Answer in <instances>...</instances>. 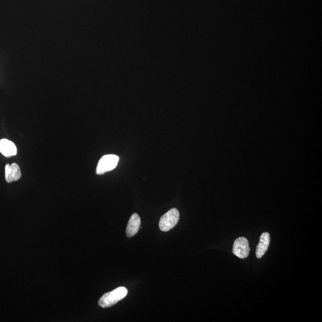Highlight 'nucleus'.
I'll use <instances>...</instances> for the list:
<instances>
[{
	"label": "nucleus",
	"mask_w": 322,
	"mask_h": 322,
	"mask_svg": "<svg viewBox=\"0 0 322 322\" xmlns=\"http://www.w3.org/2000/svg\"><path fill=\"white\" fill-rule=\"evenodd\" d=\"M128 294L126 287L120 286L112 291L105 293L100 298L98 304L102 308H108L116 304L118 301L123 299Z\"/></svg>",
	"instance_id": "nucleus-1"
},
{
	"label": "nucleus",
	"mask_w": 322,
	"mask_h": 322,
	"mask_svg": "<svg viewBox=\"0 0 322 322\" xmlns=\"http://www.w3.org/2000/svg\"><path fill=\"white\" fill-rule=\"evenodd\" d=\"M180 213L176 208H172L167 213L162 215L159 220V229L162 232H166L173 229L179 221Z\"/></svg>",
	"instance_id": "nucleus-2"
},
{
	"label": "nucleus",
	"mask_w": 322,
	"mask_h": 322,
	"mask_svg": "<svg viewBox=\"0 0 322 322\" xmlns=\"http://www.w3.org/2000/svg\"><path fill=\"white\" fill-rule=\"evenodd\" d=\"M118 156L115 155H107L103 156L99 161L98 167L96 169V173L98 175H102L106 172L113 170L117 167L118 164Z\"/></svg>",
	"instance_id": "nucleus-3"
},
{
	"label": "nucleus",
	"mask_w": 322,
	"mask_h": 322,
	"mask_svg": "<svg viewBox=\"0 0 322 322\" xmlns=\"http://www.w3.org/2000/svg\"><path fill=\"white\" fill-rule=\"evenodd\" d=\"M250 251L248 240L245 237H240L233 243V253L237 257L244 259L248 257Z\"/></svg>",
	"instance_id": "nucleus-4"
},
{
	"label": "nucleus",
	"mask_w": 322,
	"mask_h": 322,
	"mask_svg": "<svg viewBox=\"0 0 322 322\" xmlns=\"http://www.w3.org/2000/svg\"><path fill=\"white\" fill-rule=\"evenodd\" d=\"M21 171L20 166L17 164H7L5 168V177L8 183L20 180L21 177Z\"/></svg>",
	"instance_id": "nucleus-5"
},
{
	"label": "nucleus",
	"mask_w": 322,
	"mask_h": 322,
	"mask_svg": "<svg viewBox=\"0 0 322 322\" xmlns=\"http://www.w3.org/2000/svg\"><path fill=\"white\" fill-rule=\"evenodd\" d=\"M140 224H141V220L139 215L137 213H134L131 215L129 223H128L126 235L128 237H130L136 235L139 232Z\"/></svg>",
	"instance_id": "nucleus-6"
},
{
	"label": "nucleus",
	"mask_w": 322,
	"mask_h": 322,
	"mask_svg": "<svg viewBox=\"0 0 322 322\" xmlns=\"http://www.w3.org/2000/svg\"><path fill=\"white\" fill-rule=\"evenodd\" d=\"M270 243V236L268 233L265 232L261 234L259 237V242L256 248V257L261 258L263 257L266 252Z\"/></svg>",
	"instance_id": "nucleus-7"
},
{
	"label": "nucleus",
	"mask_w": 322,
	"mask_h": 322,
	"mask_svg": "<svg viewBox=\"0 0 322 322\" xmlns=\"http://www.w3.org/2000/svg\"><path fill=\"white\" fill-rule=\"evenodd\" d=\"M0 152L6 157H11L17 154L18 149L14 142L6 139L0 140Z\"/></svg>",
	"instance_id": "nucleus-8"
}]
</instances>
